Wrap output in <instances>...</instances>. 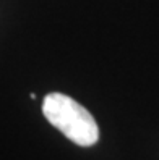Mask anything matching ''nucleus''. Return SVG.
<instances>
[{
	"label": "nucleus",
	"instance_id": "1",
	"mask_svg": "<svg viewBox=\"0 0 159 160\" xmlns=\"http://www.w3.org/2000/svg\"><path fill=\"white\" fill-rule=\"evenodd\" d=\"M42 113L72 142L81 147L94 146L99 139V128L94 117L80 103L60 92H50L44 97Z\"/></svg>",
	"mask_w": 159,
	"mask_h": 160
}]
</instances>
